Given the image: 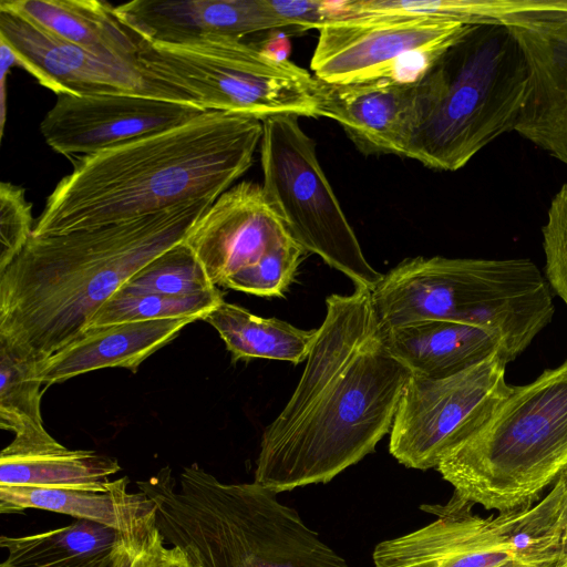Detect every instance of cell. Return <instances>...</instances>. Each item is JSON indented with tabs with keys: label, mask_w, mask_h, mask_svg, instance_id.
<instances>
[{
	"label": "cell",
	"mask_w": 567,
	"mask_h": 567,
	"mask_svg": "<svg viewBox=\"0 0 567 567\" xmlns=\"http://www.w3.org/2000/svg\"><path fill=\"white\" fill-rule=\"evenodd\" d=\"M326 306L300 380L261 436L254 482L276 494L328 483L372 453L411 375L384 342L371 290Z\"/></svg>",
	"instance_id": "1"
},
{
	"label": "cell",
	"mask_w": 567,
	"mask_h": 567,
	"mask_svg": "<svg viewBox=\"0 0 567 567\" xmlns=\"http://www.w3.org/2000/svg\"><path fill=\"white\" fill-rule=\"evenodd\" d=\"M262 122L206 111L174 128L78 158L31 236L92 229L217 199L252 165Z\"/></svg>",
	"instance_id": "2"
},
{
	"label": "cell",
	"mask_w": 567,
	"mask_h": 567,
	"mask_svg": "<svg viewBox=\"0 0 567 567\" xmlns=\"http://www.w3.org/2000/svg\"><path fill=\"white\" fill-rule=\"evenodd\" d=\"M216 199L60 235L31 236L0 271V343L40 363L80 338L133 275L184 241Z\"/></svg>",
	"instance_id": "3"
},
{
	"label": "cell",
	"mask_w": 567,
	"mask_h": 567,
	"mask_svg": "<svg viewBox=\"0 0 567 567\" xmlns=\"http://www.w3.org/2000/svg\"><path fill=\"white\" fill-rule=\"evenodd\" d=\"M136 485L154 502L165 543L194 567H351L256 482L225 483L194 463L178 478L165 466Z\"/></svg>",
	"instance_id": "4"
},
{
	"label": "cell",
	"mask_w": 567,
	"mask_h": 567,
	"mask_svg": "<svg viewBox=\"0 0 567 567\" xmlns=\"http://www.w3.org/2000/svg\"><path fill=\"white\" fill-rule=\"evenodd\" d=\"M528 83L525 54L505 24H467L415 85L404 156L437 171L464 167L515 131Z\"/></svg>",
	"instance_id": "5"
},
{
	"label": "cell",
	"mask_w": 567,
	"mask_h": 567,
	"mask_svg": "<svg viewBox=\"0 0 567 567\" xmlns=\"http://www.w3.org/2000/svg\"><path fill=\"white\" fill-rule=\"evenodd\" d=\"M372 303L381 330L444 320L502 333L514 361L551 321V288L527 258L415 257L383 275Z\"/></svg>",
	"instance_id": "6"
},
{
	"label": "cell",
	"mask_w": 567,
	"mask_h": 567,
	"mask_svg": "<svg viewBox=\"0 0 567 567\" xmlns=\"http://www.w3.org/2000/svg\"><path fill=\"white\" fill-rule=\"evenodd\" d=\"M436 470L456 498L485 509L508 513L537 502L567 471V360L512 386Z\"/></svg>",
	"instance_id": "7"
},
{
	"label": "cell",
	"mask_w": 567,
	"mask_h": 567,
	"mask_svg": "<svg viewBox=\"0 0 567 567\" xmlns=\"http://www.w3.org/2000/svg\"><path fill=\"white\" fill-rule=\"evenodd\" d=\"M135 38L138 61L190 92L206 110L261 122L279 115L318 117L316 76L289 59L269 56L258 43L233 37L178 43Z\"/></svg>",
	"instance_id": "8"
},
{
	"label": "cell",
	"mask_w": 567,
	"mask_h": 567,
	"mask_svg": "<svg viewBox=\"0 0 567 567\" xmlns=\"http://www.w3.org/2000/svg\"><path fill=\"white\" fill-rule=\"evenodd\" d=\"M262 190L288 233L305 251L373 290L383 275L367 260L359 240L319 163L315 141L298 116L262 121Z\"/></svg>",
	"instance_id": "9"
},
{
	"label": "cell",
	"mask_w": 567,
	"mask_h": 567,
	"mask_svg": "<svg viewBox=\"0 0 567 567\" xmlns=\"http://www.w3.org/2000/svg\"><path fill=\"white\" fill-rule=\"evenodd\" d=\"M466 27L416 16L331 21L318 29L310 68L317 79L328 83H417Z\"/></svg>",
	"instance_id": "10"
},
{
	"label": "cell",
	"mask_w": 567,
	"mask_h": 567,
	"mask_svg": "<svg viewBox=\"0 0 567 567\" xmlns=\"http://www.w3.org/2000/svg\"><path fill=\"white\" fill-rule=\"evenodd\" d=\"M507 363L498 352L444 379L411 373L390 431L391 455L409 468H436L508 395Z\"/></svg>",
	"instance_id": "11"
},
{
	"label": "cell",
	"mask_w": 567,
	"mask_h": 567,
	"mask_svg": "<svg viewBox=\"0 0 567 567\" xmlns=\"http://www.w3.org/2000/svg\"><path fill=\"white\" fill-rule=\"evenodd\" d=\"M0 40L12 50L18 65L58 96L138 95L203 107L190 92L152 72L138 59L96 54L3 8Z\"/></svg>",
	"instance_id": "12"
},
{
	"label": "cell",
	"mask_w": 567,
	"mask_h": 567,
	"mask_svg": "<svg viewBox=\"0 0 567 567\" xmlns=\"http://www.w3.org/2000/svg\"><path fill=\"white\" fill-rule=\"evenodd\" d=\"M489 17L511 30L529 69L515 132L567 166V0H492Z\"/></svg>",
	"instance_id": "13"
},
{
	"label": "cell",
	"mask_w": 567,
	"mask_h": 567,
	"mask_svg": "<svg viewBox=\"0 0 567 567\" xmlns=\"http://www.w3.org/2000/svg\"><path fill=\"white\" fill-rule=\"evenodd\" d=\"M472 504L455 496L444 506L424 505L435 520L400 537L379 543L377 567H496L512 559L538 557L522 529V508L480 517ZM556 560V559H555Z\"/></svg>",
	"instance_id": "14"
},
{
	"label": "cell",
	"mask_w": 567,
	"mask_h": 567,
	"mask_svg": "<svg viewBox=\"0 0 567 567\" xmlns=\"http://www.w3.org/2000/svg\"><path fill=\"white\" fill-rule=\"evenodd\" d=\"M206 111L138 95H60L40 131L54 152L74 162L174 128Z\"/></svg>",
	"instance_id": "15"
},
{
	"label": "cell",
	"mask_w": 567,
	"mask_h": 567,
	"mask_svg": "<svg viewBox=\"0 0 567 567\" xmlns=\"http://www.w3.org/2000/svg\"><path fill=\"white\" fill-rule=\"evenodd\" d=\"M291 241L262 187L246 181L223 193L184 239L215 286Z\"/></svg>",
	"instance_id": "16"
},
{
	"label": "cell",
	"mask_w": 567,
	"mask_h": 567,
	"mask_svg": "<svg viewBox=\"0 0 567 567\" xmlns=\"http://www.w3.org/2000/svg\"><path fill=\"white\" fill-rule=\"evenodd\" d=\"M121 22L152 42L178 43L247 35L286 25L269 0H134L114 7Z\"/></svg>",
	"instance_id": "17"
},
{
	"label": "cell",
	"mask_w": 567,
	"mask_h": 567,
	"mask_svg": "<svg viewBox=\"0 0 567 567\" xmlns=\"http://www.w3.org/2000/svg\"><path fill=\"white\" fill-rule=\"evenodd\" d=\"M415 85L394 81L339 84L317 79V116L337 121L367 155L404 156Z\"/></svg>",
	"instance_id": "18"
},
{
	"label": "cell",
	"mask_w": 567,
	"mask_h": 567,
	"mask_svg": "<svg viewBox=\"0 0 567 567\" xmlns=\"http://www.w3.org/2000/svg\"><path fill=\"white\" fill-rule=\"evenodd\" d=\"M127 476L107 491L0 485L1 514L44 509L89 520L118 532L130 546L141 545L157 528L156 506L142 491L130 492Z\"/></svg>",
	"instance_id": "19"
},
{
	"label": "cell",
	"mask_w": 567,
	"mask_h": 567,
	"mask_svg": "<svg viewBox=\"0 0 567 567\" xmlns=\"http://www.w3.org/2000/svg\"><path fill=\"white\" fill-rule=\"evenodd\" d=\"M196 320L194 317L167 318L87 329L74 342L38 363V378L43 385H51L104 368L135 372L151 354Z\"/></svg>",
	"instance_id": "20"
},
{
	"label": "cell",
	"mask_w": 567,
	"mask_h": 567,
	"mask_svg": "<svg viewBox=\"0 0 567 567\" xmlns=\"http://www.w3.org/2000/svg\"><path fill=\"white\" fill-rule=\"evenodd\" d=\"M390 352L413 374L444 379L503 353L506 341L496 330L474 324L421 320L382 330Z\"/></svg>",
	"instance_id": "21"
},
{
	"label": "cell",
	"mask_w": 567,
	"mask_h": 567,
	"mask_svg": "<svg viewBox=\"0 0 567 567\" xmlns=\"http://www.w3.org/2000/svg\"><path fill=\"white\" fill-rule=\"evenodd\" d=\"M0 8L96 54L137 59L135 35L114 6L97 0H1Z\"/></svg>",
	"instance_id": "22"
},
{
	"label": "cell",
	"mask_w": 567,
	"mask_h": 567,
	"mask_svg": "<svg viewBox=\"0 0 567 567\" xmlns=\"http://www.w3.org/2000/svg\"><path fill=\"white\" fill-rule=\"evenodd\" d=\"M121 471L116 458L92 450H70L58 441L33 447L6 446L0 454V485L107 491Z\"/></svg>",
	"instance_id": "23"
},
{
	"label": "cell",
	"mask_w": 567,
	"mask_h": 567,
	"mask_svg": "<svg viewBox=\"0 0 567 567\" xmlns=\"http://www.w3.org/2000/svg\"><path fill=\"white\" fill-rule=\"evenodd\" d=\"M218 332L234 361L268 359L293 364L307 360L317 329L302 330L277 319L258 317L225 300L204 319Z\"/></svg>",
	"instance_id": "24"
},
{
	"label": "cell",
	"mask_w": 567,
	"mask_h": 567,
	"mask_svg": "<svg viewBox=\"0 0 567 567\" xmlns=\"http://www.w3.org/2000/svg\"><path fill=\"white\" fill-rule=\"evenodd\" d=\"M124 542L104 525L78 519L43 533L0 537L7 553L0 567H55L95 559L113 553Z\"/></svg>",
	"instance_id": "25"
},
{
	"label": "cell",
	"mask_w": 567,
	"mask_h": 567,
	"mask_svg": "<svg viewBox=\"0 0 567 567\" xmlns=\"http://www.w3.org/2000/svg\"><path fill=\"white\" fill-rule=\"evenodd\" d=\"M37 364L0 343V426L14 433L9 444L22 449L55 442L44 429Z\"/></svg>",
	"instance_id": "26"
},
{
	"label": "cell",
	"mask_w": 567,
	"mask_h": 567,
	"mask_svg": "<svg viewBox=\"0 0 567 567\" xmlns=\"http://www.w3.org/2000/svg\"><path fill=\"white\" fill-rule=\"evenodd\" d=\"M223 301V293L217 288L183 297L116 291L99 308L85 330L114 323L167 318L194 317L204 320Z\"/></svg>",
	"instance_id": "27"
},
{
	"label": "cell",
	"mask_w": 567,
	"mask_h": 567,
	"mask_svg": "<svg viewBox=\"0 0 567 567\" xmlns=\"http://www.w3.org/2000/svg\"><path fill=\"white\" fill-rule=\"evenodd\" d=\"M214 289L195 254L182 241L146 264L117 291L183 297Z\"/></svg>",
	"instance_id": "28"
},
{
	"label": "cell",
	"mask_w": 567,
	"mask_h": 567,
	"mask_svg": "<svg viewBox=\"0 0 567 567\" xmlns=\"http://www.w3.org/2000/svg\"><path fill=\"white\" fill-rule=\"evenodd\" d=\"M303 254L305 249L291 241L233 275L223 287L260 297H282L293 281Z\"/></svg>",
	"instance_id": "29"
},
{
	"label": "cell",
	"mask_w": 567,
	"mask_h": 567,
	"mask_svg": "<svg viewBox=\"0 0 567 567\" xmlns=\"http://www.w3.org/2000/svg\"><path fill=\"white\" fill-rule=\"evenodd\" d=\"M32 205L24 189L9 182L0 184V271L24 248L33 231Z\"/></svg>",
	"instance_id": "30"
},
{
	"label": "cell",
	"mask_w": 567,
	"mask_h": 567,
	"mask_svg": "<svg viewBox=\"0 0 567 567\" xmlns=\"http://www.w3.org/2000/svg\"><path fill=\"white\" fill-rule=\"evenodd\" d=\"M542 233L545 277L567 306V183L553 197Z\"/></svg>",
	"instance_id": "31"
},
{
	"label": "cell",
	"mask_w": 567,
	"mask_h": 567,
	"mask_svg": "<svg viewBox=\"0 0 567 567\" xmlns=\"http://www.w3.org/2000/svg\"><path fill=\"white\" fill-rule=\"evenodd\" d=\"M112 567H194L184 553L167 546L158 528L144 543L130 546L122 542L113 553Z\"/></svg>",
	"instance_id": "32"
},
{
	"label": "cell",
	"mask_w": 567,
	"mask_h": 567,
	"mask_svg": "<svg viewBox=\"0 0 567 567\" xmlns=\"http://www.w3.org/2000/svg\"><path fill=\"white\" fill-rule=\"evenodd\" d=\"M286 29L296 32L319 29L334 19V1L269 0Z\"/></svg>",
	"instance_id": "33"
},
{
	"label": "cell",
	"mask_w": 567,
	"mask_h": 567,
	"mask_svg": "<svg viewBox=\"0 0 567 567\" xmlns=\"http://www.w3.org/2000/svg\"><path fill=\"white\" fill-rule=\"evenodd\" d=\"M13 65H18L17 58L9 45L0 40V91H1V135L6 123V81L7 74Z\"/></svg>",
	"instance_id": "34"
},
{
	"label": "cell",
	"mask_w": 567,
	"mask_h": 567,
	"mask_svg": "<svg viewBox=\"0 0 567 567\" xmlns=\"http://www.w3.org/2000/svg\"><path fill=\"white\" fill-rule=\"evenodd\" d=\"M563 475L565 486L558 504L557 517L553 527V537L557 542L560 550L567 555V471Z\"/></svg>",
	"instance_id": "35"
},
{
	"label": "cell",
	"mask_w": 567,
	"mask_h": 567,
	"mask_svg": "<svg viewBox=\"0 0 567 567\" xmlns=\"http://www.w3.org/2000/svg\"><path fill=\"white\" fill-rule=\"evenodd\" d=\"M260 49L269 56L277 60H287L289 52V41L287 37H269L258 43Z\"/></svg>",
	"instance_id": "36"
},
{
	"label": "cell",
	"mask_w": 567,
	"mask_h": 567,
	"mask_svg": "<svg viewBox=\"0 0 567 567\" xmlns=\"http://www.w3.org/2000/svg\"><path fill=\"white\" fill-rule=\"evenodd\" d=\"M567 564V557L556 560L540 561L528 559H512L496 567H563Z\"/></svg>",
	"instance_id": "37"
},
{
	"label": "cell",
	"mask_w": 567,
	"mask_h": 567,
	"mask_svg": "<svg viewBox=\"0 0 567 567\" xmlns=\"http://www.w3.org/2000/svg\"><path fill=\"white\" fill-rule=\"evenodd\" d=\"M113 553L102 556V557H97L92 560L66 564V565H61V566H55V567H112Z\"/></svg>",
	"instance_id": "38"
},
{
	"label": "cell",
	"mask_w": 567,
	"mask_h": 567,
	"mask_svg": "<svg viewBox=\"0 0 567 567\" xmlns=\"http://www.w3.org/2000/svg\"><path fill=\"white\" fill-rule=\"evenodd\" d=\"M563 567H567V564H566V565H564Z\"/></svg>",
	"instance_id": "39"
}]
</instances>
